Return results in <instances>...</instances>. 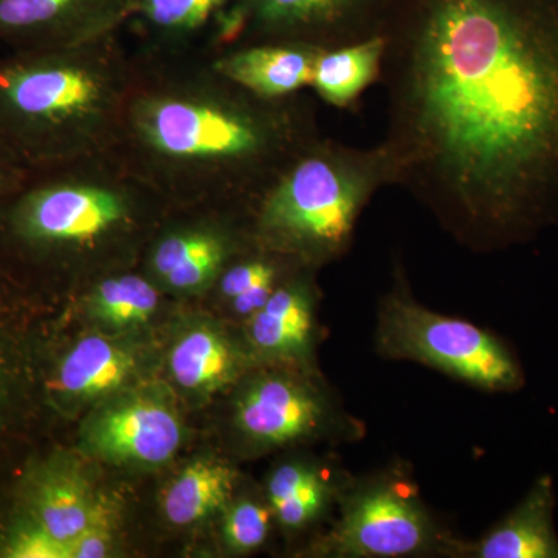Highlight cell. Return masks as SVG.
Masks as SVG:
<instances>
[{
	"label": "cell",
	"mask_w": 558,
	"mask_h": 558,
	"mask_svg": "<svg viewBox=\"0 0 558 558\" xmlns=\"http://www.w3.org/2000/svg\"><path fill=\"white\" fill-rule=\"evenodd\" d=\"M392 186L462 244L558 220V0H407L385 36Z\"/></svg>",
	"instance_id": "obj_1"
},
{
	"label": "cell",
	"mask_w": 558,
	"mask_h": 558,
	"mask_svg": "<svg viewBox=\"0 0 558 558\" xmlns=\"http://www.w3.org/2000/svg\"><path fill=\"white\" fill-rule=\"evenodd\" d=\"M135 61L116 149L171 207L248 209L322 135L310 98H260L216 72L209 53Z\"/></svg>",
	"instance_id": "obj_2"
},
{
	"label": "cell",
	"mask_w": 558,
	"mask_h": 558,
	"mask_svg": "<svg viewBox=\"0 0 558 558\" xmlns=\"http://www.w3.org/2000/svg\"><path fill=\"white\" fill-rule=\"evenodd\" d=\"M171 205L119 150L31 168L0 202V245L60 269L121 270ZM124 270V269H123Z\"/></svg>",
	"instance_id": "obj_3"
},
{
	"label": "cell",
	"mask_w": 558,
	"mask_h": 558,
	"mask_svg": "<svg viewBox=\"0 0 558 558\" xmlns=\"http://www.w3.org/2000/svg\"><path fill=\"white\" fill-rule=\"evenodd\" d=\"M137 61L121 33L0 57V138L28 168L116 149Z\"/></svg>",
	"instance_id": "obj_4"
},
{
	"label": "cell",
	"mask_w": 558,
	"mask_h": 558,
	"mask_svg": "<svg viewBox=\"0 0 558 558\" xmlns=\"http://www.w3.org/2000/svg\"><path fill=\"white\" fill-rule=\"evenodd\" d=\"M385 186L392 170L380 143L359 148L322 134L250 205L253 242L318 269L347 255L362 213Z\"/></svg>",
	"instance_id": "obj_5"
},
{
	"label": "cell",
	"mask_w": 558,
	"mask_h": 558,
	"mask_svg": "<svg viewBox=\"0 0 558 558\" xmlns=\"http://www.w3.org/2000/svg\"><path fill=\"white\" fill-rule=\"evenodd\" d=\"M376 347L384 357L422 363L483 391L513 392L524 384L519 359L505 341L422 306L400 267L379 304Z\"/></svg>",
	"instance_id": "obj_6"
},
{
	"label": "cell",
	"mask_w": 558,
	"mask_h": 558,
	"mask_svg": "<svg viewBox=\"0 0 558 558\" xmlns=\"http://www.w3.org/2000/svg\"><path fill=\"white\" fill-rule=\"evenodd\" d=\"M405 2L236 0L220 22L215 50L248 43L301 44L328 50L385 38Z\"/></svg>",
	"instance_id": "obj_7"
},
{
	"label": "cell",
	"mask_w": 558,
	"mask_h": 558,
	"mask_svg": "<svg viewBox=\"0 0 558 558\" xmlns=\"http://www.w3.org/2000/svg\"><path fill=\"white\" fill-rule=\"evenodd\" d=\"M347 490L341 497L340 519L323 542L326 556H461L464 543L436 523L407 481L384 476Z\"/></svg>",
	"instance_id": "obj_8"
},
{
	"label": "cell",
	"mask_w": 558,
	"mask_h": 558,
	"mask_svg": "<svg viewBox=\"0 0 558 558\" xmlns=\"http://www.w3.org/2000/svg\"><path fill=\"white\" fill-rule=\"evenodd\" d=\"M253 245L247 209L171 207L143 252V274L171 292H201Z\"/></svg>",
	"instance_id": "obj_9"
},
{
	"label": "cell",
	"mask_w": 558,
	"mask_h": 558,
	"mask_svg": "<svg viewBox=\"0 0 558 558\" xmlns=\"http://www.w3.org/2000/svg\"><path fill=\"white\" fill-rule=\"evenodd\" d=\"M137 0H0V44L9 50L83 46L123 33Z\"/></svg>",
	"instance_id": "obj_10"
},
{
	"label": "cell",
	"mask_w": 558,
	"mask_h": 558,
	"mask_svg": "<svg viewBox=\"0 0 558 558\" xmlns=\"http://www.w3.org/2000/svg\"><path fill=\"white\" fill-rule=\"evenodd\" d=\"M332 402L310 381L267 373L250 381L236 402V425L253 446L279 447L336 428Z\"/></svg>",
	"instance_id": "obj_11"
},
{
	"label": "cell",
	"mask_w": 558,
	"mask_h": 558,
	"mask_svg": "<svg viewBox=\"0 0 558 558\" xmlns=\"http://www.w3.org/2000/svg\"><path fill=\"white\" fill-rule=\"evenodd\" d=\"M236 0H137L124 31L142 61L211 53L220 22Z\"/></svg>",
	"instance_id": "obj_12"
},
{
	"label": "cell",
	"mask_w": 558,
	"mask_h": 558,
	"mask_svg": "<svg viewBox=\"0 0 558 558\" xmlns=\"http://www.w3.org/2000/svg\"><path fill=\"white\" fill-rule=\"evenodd\" d=\"M101 457L132 464L159 465L178 453L182 425L174 411L153 399L119 403L101 414L89 432Z\"/></svg>",
	"instance_id": "obj_13"
},
{
	"label": "cell",
	"mask_w": 558,
	"mask_h": 558,
	"mask_svg": "<svg viewBox=\"0 0 558 558\" xmlns=\"http://www.w3.org/2000/svg\"><path fill=\"white\" fill-rule=\"evenodd\" d=\"M319 51L301 44H231L209 53V62L242 89L267 100H281L311 87Z\"/></svg>",
	"instance_id": "obj_14"
},
{
	"label": "cell",
	"mask_w": 558,
	"mask_h": 558,
	"mask_svg": "<svg viewBox=\"0 0 558 558\" xmlns=\"http://www.w3.org/2000/svg\"><path fill=\"white\" fill-rule=\"evenodd\" d=\"M310 267L279 282L269 301L247 319V337L256 354L269 360H306L315 333L317 290Z\"/></svg>",
	"instance_id": "obj_15"
},
{
	"label": "cell",
	"mask_w": 558,
	"mask_h": 558,
	"mask_svg": "<svg viewBox=\"0 0 558 558\" xmlns=\"http://www.w3.org/2000/svg\"><path fill=\"white\" fill-rule=\"evenodd\" d=\"M556 494L550 476H542L497 526L475 545L464 543L461 556L472 558H558L554 527Z\"/></svg>",
	"instance_id": "obj_16"
},
{
	"label": "cell",
	"mask_w": 558,
	"mask_h": 558,
	"mask_svg": "<svg viewBox=\"0 0 558 558\" xmlns=\"http://www.w3.org/2000/svg\"><path fill=\"white\" fill-rule=\"evenodd\" d=\"M385 38L322 50L314 65L311 87L332 108H355L363 92L380 80Z\"/></svg>",
	"instance_id": "obj_17"
},
{
	"label": "cell",
	"mask_w": 558,
	"mask_h": 558,
	"mask_svg": "<svg viewBox=\"0 0 558 558\" xmlns=\"http://www.w3.org/2000/svg\"><path fill=\"white\" fill-rule=\"evenodd\" d=\"M134 369L126 349L105 337H84L62 360L54 388L73 398H98L126 384Z\"/></svg>",
	"instance_id": "obj_18"
},
{
	"label": "cell",
	"mask_w": 558,
	"mask_h": 558,
	"mask_svg": "<svg viewBox=\"0 0 558 558\" xmlns=\"http://www.w3.org/2000/svg\"><path fill=\"white\" fill-rule=\"evenodd\" d=\"M299 269L292 259L253 245L223 267L215 286L234 314L248 319L269 301L279 282Z\"/></svg>",
	"instance_id": "obj_19"
},
{
	"label": "cell",
	"mask_w": 558,
	"mask_h": 558,
	"mask_svg": "<svg viewBox=\"0 0 558 558\" xmlns=\"http://www.w3.org/2000/svg\"><path fill=\"white\" fill-rule=\"evenodd\" d=\"M234 473L222 462L199 459L179 473L167 488L163 510L175 526H190L229 501Z\"/></svg>",
	"instance_id": "obj_20"
},
{
	"label": "cell",
	"mask_w": 558,
	"mask_h": 558,
	"mask_svg": "<svg viewBox=\"0 0 558 558\" xmlns=\"http://www.w3.org/2000/svg\"><path fill=\"white\" fill-rule=\"evenodd\" d=\"M236 352L216 330L196 328L172 348L170 369L180 387L190 391H215L236 373Z\"/></svg>",
	"instance_id": "obj_21"
},
{
	"label": "cell",
	"mask_w": 558,
	"mask_h": 558,
	"mask_svg": "<svg viewBox=\"0 0 558 558\" xmlns=\"http://www.w3.org/2000/svg\"><path fill=\"white\" fill-rule=\"evenodd\" d=\"M333 487L328 476L303 462H286L267 483V502L281 526L303 529L322 515Z\"/></svg>",
	"instance_id": "obj_22"
},
{
	"label": "cell",
	"mask_w": 558,
	"mask_h": 558,
	"mask_svg": "<svg viewBox=\"0 0 558 558\" xmlns=\"http://www.w3.org/2000/svg\"><path fill=\"white\" fill-rule=\"evenodd\" d=\"M159 286L143 271L131 269L95 279L87 296L95 317L120 328L148 322L159 307Z\"/></svg>",
	"instance_id": "obj_23"
},
{
	"label": "cell",
	"mask_w": 558,
	"mask_h": 558,
	"mask_svg": "<svg viewBox=\"0 0 558 558\" xmlns=\"http://www.w3.org/2000/svg\"><path fill=\"white\" fill-rule=\"evenodd\" d=\"M76 478L54 476L39 487L35 510L38 526L61 542H73L100 512Z\"/></svg>",
	"instance_id": "obj_24"
},
{
	"label": "cell",
	"mask_w": 558,
	"mask_h": 558,
	"mask_svg": "<svg viewBox=\"0 0 558 558\" xmlns=\"http://www.w3.org/2000/svg\"><path fill=\"white\" fill-rule=\"evenodd\" d=\"M274 510L270 505L241 499L231 506L226 517V538L230 548L238 553H252L264 545L270 531Z\"/></svg>",
	"instance_id": "obj_25"
},
{
	"label": "cell",
	"mask_w": 558,
	"mask_h": 558,
	"mask_svg": "<svg viewBox=\"0 0 558 558\" xmlns=\"http://www.w3.org/2000/svg\"><path fill=\"white\" fill-rule=\"evenodd\" d=\"M7 553L11 558H70L68 543L54 538L40 526L22 531Z\"/></svg>",
	"instance_id": "obj_26"
},
{
	"label": "cell",
	"mask_w": 558,
	"mask_h": 558,
	"mask_svg": "<svg viewBox=\"0 0 558 558\" xmlns=\"http://www.w3.org/2000/svg\"><path fill=\"white\" fill-rule=\"evenodd\" d=\"M109 527V513L101 508L89 527L84 529L78 537L70 542V558H101L108 556L110 542H112Z\"/></svg>",
	"instance_id": "obj_27"
},
{
	"label": "cell",
	"mask_w": 558,
	"mask_h": 558,
	"mask_svg": "<svg viewBox=\"0 0 558 558\" xmlns=\"http://www.w3.org/2000/svg\"><path fill=\"white\" fill-rule=\"evenodd\" d=\"M28 171L31 168L0 138V202L24 182Z\"/></svg>",
	"instance_id": "obj_28"
}]
</instances>
